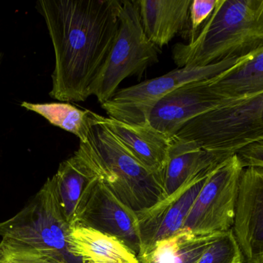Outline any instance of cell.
Returning a JSON list of instances; mask_svg holds the SVG:
<instances>
[{
    "instance_id": "6da1fadb",
    "label": "cell",
    "mask_w": 263,
    "mask_h": 263,
    "mask_svg": "<svg viewBox=\"0 0 263 263\" xmlns=\"http://www.w3.org/2000/svg\"><path fill=\"white\" fill-rule=\"evenodd\" d=\"M120 0H40L55 52L49 96L86 101L120 27Z\"/></svg>"
},
{
    "instance_id": "7a4b0ae2",
    "label": "cell",
    "mask_w": 263,
    "mask_h": 263,
    "mask_svg": "<svg viewBox=\"0 0 263 263\" xmlns=\"http://www.w3.org/2000/svg\"><path fill=\"white\" fill-rule=\"evenodd\" d=\"M263 46V0H217L210 18L172 56L179 68L202 67L240 59Z\"/></svg>"
},
{
    "instance_id": "3957f363",
    "label": "cell",
    "mask_w": 263,
    "mask_h": 263,
    "mask_svg": "<svg viewBox=\"0 0 263 263\" xmlns=\"http://www.w3.org/2000/svg\"><path fill=\"white\" fill-rule=\"evenodd\" d=\"M86 143L77 152L99 180L136 213L163 199L162 179L139 163L101 124L92 120Z\"/></svg>"
},
{
    "instance_id": "277c9868",
    "label": "cell",
    "mask_w": 263,
    "mask_h": 263,
    "mask_svg": "<svg viewBox=\"0 0 263 263\" xmlns=\"http://www.w3.org/2000/svg\"><path fill=\"white\" fill-rule=\"evenodd\" d=\"M174 137L205 151L234 154L263 138V92L223 103L191 119Z\"/></svg>"
},
{
    "instance_id": "5b68a950",
    "label": "cell",
    "mask_w": 263,
    "mask_h": 263,
    "mask_svg": "<svg viewBox=\"0 0 263 263\" xmlns=\"http://www.w3.org/2000/svg\"><path fill=\"white\" fill-rule=\"evenodd\" d=\"M120 27L110 52L91 86L100 104L109 101L127 77H142L159 61V50L144 32L136 1H122Z\"/></svg>"
},
{
    "instance_id": "8992f818",
    "label": "cell",
    "mask_w": 263,
    "mask_h": 263,
    "mask_svg": "<svg viewBox=\"0 0 263 263\" xmlns=\"http://www.w3.org/2000/svg\"><path fill=\"white\" fill-rule=\"evenodd\" d=\"M69 227L62 212L52 176L21 211L0 222V237L59 252L69 263H83L72 258L68 251Z\"/></svg>"
},
{
    "instance_id": "52a82bcc",
    "label": "cell",
    "mask_w": 263,
    "mask_h": 263,
    "mask_svg": "<svg viewBox=\"0 0 263 263\" xmlns=\"http://www.w3.org/2000/svg\"><path fill=\"white\" fill-rule=\"evenodd\" d=\"M242 169L236 154L219 164L207 178L182 230L203 236L233 231Z\"/></svg>"
},
{
    "instance_id": "ba28073f",
    "label": "cell",
    "mask_w": 263,
    "mask_h": 263,
    "mask_svg": "<svg viewBox=\"0 0 263 263\" xmlns=\"http://www.w3.org/2000/svg\"><path fill=\"white\" fill-rule=\"evenodd\" d=\"M241 59L225 60L202 67L178 68L160 77L118 90L101 107L111 118L142 125L147 111L164 96L186 83L218 75Z\"/></svg>"
},
{
    "instance_id": "9c48e42d",
    "label": "cell",
    "mask_w": 263,
    "mask_h": 263,
    "mask_svg": "<svg viewBox=\"0 0 263 263\" xmlns=\"http://www.w3.org/2000/svg\"><path fill=\"white\" fill-rule=\"evenodd\" d=\"M233 233L243 263L263 261V167L243 168L239 179Z\"/></svg>"
},
{
    "instance_id": "30bf717a",
    "label": "cell",
    "mask_w": 263,
    "mask_h": 263,
    "mask_svg": "<svg viewBox=\"0 0 263 263\" xmlns=\"http://www.w3.org/2000/svg\"><path fill=\"white\" fill-rule=\"evenodd\" d=\"M214 169L190 179L171 196L137 213L141 240L138 258L145 254L158 241L182 230L195 200Z\"/></svg>"
},
{
    "instance_id": "8fae6325",
    "label": "cell",
    "mask_w": 263,
    "mask_h": 263,
    "mask_svg": "<svg viewBox=\"0 0 263 263\" xmlns=\"http://www.w3.org/2000/svg\"><path fill=\"white\" fill-rule=\"evenodd\" d=\"M207 79L186 83L164 96L147 111L144 124L173 137L189 120L218 108L220 102Z\"/></svg>"
},
{
    "instance_id": "7c38bea8",
    "label": "cell",
    "mask_w": 263,
    "mask_h": 263,
    "mask_svg": "<svg viewBox=\"0 0 263 263\" xmlns=\"http://www.w3.org/2000/svg\"><path fill=\"white\" fill-rule=\"evenodd\" d=\"M77 224L118 238L137 256L140 252L137 213L122 202L101 181L99 180Z\"/></svg>"
},
{
    "instance_id": "4fadbf2b",
    "label": "cell",
    "mask_w": 263,
    "mask_h": 263,
    "mask_svg": "<svg viewBox=\"0 0 263 263\" xmlns=\"http://www.w3.org/2000/svg\"><path fill=\"white\" fill-rule=\"evenodd\" d=\"M92 120L106 127L147 170L161 176L166 163L173 137L148 124L127 123L91 111Z\"/></svg>"
},
{
    "instance_id": "5bb4252c",
    "label": "cell",
    "mask_w": 263,
    "mask_h": 263,
    "mask_svg": "<svg viewBox=\"0 0 263 263\" xmlns=\"http://www.w3.org/2000/svg\"><path fill=\"white\" fill-rule=\"evenodd\" d=\"M232 155L228 153L205 151L193 142L173 137L166 163L161 174L163 199L190 179L214 169Z\"/></svg>"
},
{
    "instance_id": "9a60e30c",
    "label": "cell",
    "mask_w": 263,
    "mask_h": 263,
    "mask_svg": "<svg viewBox=\"0 0 263 263\" xmlns=\"http://www.w3.org/2000/svg\"><path fill=\"white\" fill-rule=\"evenodd\" d=\"M53 177L63 216L70 226L75 225L98 183V177L77 151L60 163Z\"/></svg>"
},
{
    "instance_id": "2e32d148",
    "label": "cell",
    "mask_w": 263,
    "mask_h": 263,
    "mask_svg": "<svg viewBox=\"0 0 263 263\" xmlns=\"http://www.w3.org/2000/svg\"><path fill=\"white\" fill-rule=\"evenodd\" d=\"M69 255L83 263H139L134 251L118 238L90 227H69L67 238Z\"/></svg>"
},
{
    "instance_id": "e0dca14e",
    "label": "cell",
    "mask_w": 263,
    "mask_h": 263,
    "mask_svg": "<svg viewBox=\"0 0 263 263\" xmlns=\"http://www.w3.org/2000/svg\"><path fill=\"white\" fill-rule=\"evenodd\" d=\"M136 3L145 35L158 49L168 45L190 25L192 0H139Z\"/></svg>"
},
{
    "instance_id": "ac0fdd59",
    "label": "cell",
    "mask_w": 263,
    "mask_h": 263,
    "mask_svg": "<svg viewBox=\"0 0 263 263\" xmlns=\"http://www.w3.org/2000/svg\"><path fill=\"white\" fill-rule=\"evenodd\" d=\"M207 83L220 105L263 92V46Z\"/></svg>"
},
{
    "instance_id": "d6986e66",
    "label": "cell",
    "mask_w": 263,
    "mask_h": 263,
    "mask_svg": "<svg viewBox=\"0 0 263 263\" xmlns=\"http://www.w3.org/2000/svg\"><path fill=\"white\" fill-rule=\"evenodd\" d=\"M219 236H199L188 230H180L158 241L139 258V263H197Z\"/></svg>"
},
{
    "instance_id": "ffe728a7",
    "label": "cell",
    "mask_w": 263,
    "mask_h": 263,
    "mask_svg": "<svg viewBox=\"0 0 263 263\" xmlns=\"http://www.w3.org/2000/svg\"><path fill=\"white\" fill-rule=\"evenodd\" d=\"M22 108L40 114L51 125L73 134L81 143L87 142L91 124V111L82 110L66 102L35 103L24 101Z\"/></svg>"
},
{
    "instance_id": "44dd1931",
    "label": "cell",
    "mask_w": 263,
    "mask_h": 263,
    "mask_svg": "<svg viewBox=\"0 0 263 263\" xmlns=\"http://www.w3.org/2000/svg\"><path fill=\"white\" fill-rule=\"evenodd\" d=\"M0 263H69L62 253L36 248L3 238L0 241Z\"/></svg>"
},
{
    "instance_id": "7402d4cb",
    "label": "cell",
    "mask_w": 263,
    "mask_h": 263,
    "mask_svg": "<svg viewBox=\"0 0 263 263\" xmlns=\"http://www.w3.org/2000/svg\"><path fill=\"white\" fill-rule=\"evenodd\" d=\"M197 263H243L242 253L233 231L219 236Z\"/></svg>"
},
{
    "instance_id": "603a6c76",
    "label": "cell",
    "mask_w": 263,
    "mask_h": 263,
    "mask_svg": "<svg viewBox=\"0 0 263 263\" xmlns=\"http://www.w3.org/2000/svg\"><path fill=\"white\" fill-rule=\"evenodd\" d=\"M217 0H192L190 9L191 38L213 13Z\"/></svg>"
},
{
    "instance_id": "cb8c5ba5",
    "label": "cell",
    "mask_w": 263,
    "mask_h": 263,
    "mask_svg": "<svg viewBox=\"0 0 263 263\" xmlns=\"http://www.w3.org/2000/svg\"><path fill=\"white\" fill-rule=\"evenodd\" d=\"M235 154L237 156L242 168L263 167V140L250 144L236 151Z\"/></svg>"
},
{
    "instance_id": "d4e9b609",
    "label": "cell",
    "mask_w": 263,
    "mask_h": 263,
    "mask_svg": "<svg viewBox=\"0 0 263 263\" xmlns=\"http://www.w3.org/2000/svg\"><path fill=\"white\" fill-rule=\"evenodd\" d=\"M1 57H2V54H1V52H0V62H1Z\"/></svg>"
},
{
    "instance_id": "484cf974",
    "label": "cell",
    "mask_w": 263,
    "mask_h": 263,
    "mask_svg": "<svg viewBox=\"0 0 263 263\" xmlns=\"http://www.w3.org/2000/svg\"><path fill=\"white\" fill-rule=\"evenodd\" d=\"M262 140H263V138L262 139ZM261 141V140H260Z\"/></svg>"
},
{
    "instance_id": "4316f807",
    "label": "cell",
    "mask_w": 263,
    "mask_h": 263,
    "mask_svg": "<svg viewBox=\"0 0 263 263\" xmlns=\"http://www.w3.org/2000/svg\"><path fill=\"white\" fill-rule=\"evenodd\" d=\"M262 263H263V261H262Z\"/></svg>"
}]
</instances>
